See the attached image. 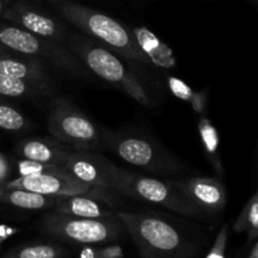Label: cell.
I'll return each instance as SVG.
<instances>
[{
  "mask_svg": "<svg viewBox=\"0 0 258 258\" xmlns=\"http://www.w3.org/2000/svg\"><path fill=\"white\" fill-rule=\"evenodd\" d=\"M0 20L9 22L33 34L63 45L70 34L64 23L28 0H12Z\"/></svg>",
  "mask_w": 258,
  "mask_h": 258,
  "instance_id": "10",
  "label": "cell"
},
{
  "mask_svg": "<svg viewBox=\"0 0 258 258\" xmlns=\"http://www.w3.org/2000/svg\"><path fill=\"white\" fill-rule=\"evenodd\" d=\"M29 127L30 121L15 106L0 97V128L9 133H24Z\"/></svg>",
  "mask_w": 258,
  "mask_h": 258,
  "instance_id": "22",
  "label": "cell"
},
{
  "mask_svg": "<svg viewBox=\"0 0 258 258\" xmlns=\"http://www.w3.org/2000/svg\"><path fill=\"white\" fill-rule=\"evenodd\" d=\"M64 45L86 70L122 90L140 105L145 107L154 105L143 82L112 49L83 33H70Z\"/></svg>",
  "mask_w": 258,
  "mask_h": 258,
  "instance_id": "2",
  "label": "cell"
},
{
  "mask_svg": "<svg viewBox=\"0 0 258 258\" xmlns=\"http://www.w3.org/2000/svg\"><path fill=\"white\" fill-rule=\"evenodd\" d=\"M49 211L54 212V213L66 214V216L81 217V218H117V214L115 211H112L111 207H103L101 204V201L87 196L57 197V201Z\"/></svg>",
  "mask_w": 258,
  "mask_h": 258,
  "instance_id": "15",
  "label": "cell"
},
{
  "mask_svg": "<svg viewBox=\"0 0 258 258\" xmlns=\"http://www.w3.org/2000/svg\"><path fill=\"white\" fill-rule=\"evenodd\" d=\"M141 258H197L201 244L174 219L156 212H116Z\"/></svg>",
  "mask_w": 258,
  "mask_h": 258,
  "instance_id": "1",
  "label": "cell"
},
{
  "mask_svg": "<svg viewBox=\"0 0 258 258\" xmlns=\"http://www.w3.org/2000/svg\"><path fill=\"white\" fill-rule=\"evenodd\" d=\"M101 134L103 144L130 165L163 176L180 175L186 171L178 159L149 139L106 128Z\"/></svg>",
  "mask_w": 258,
  "mask_h": 258,
  "instance_id": "7",
  "label": "cell"
},
{
  "mask_svg": "<svg viewBox=\"0 0 258 258\" xmlns=\"http://www.w3.org/2000/svg\"><path fill=\"white\" fill-rule=\"evenodd\" d=\"M111 190L136 201L148 202L155 206L164 207L181 216L202 218L203 214L190 202L184 198L180 191L171 184L170 179L160 180L158 178L141 175L122 168L110 165Z\"/></svg>",
  "mask_w": 258,
  "mask_h": 258,
  "instance_id": "5",
  "label": "cell"
},
{
  "mask_svg": "<svg viewBox=\"0 0 258 258\" xmlns=\"http://www.w3.org/2000/svg\"><path fill=\"white\" fill-rule=\"evenodd\" d=\"M18 171L19 178L7 181L3 186L24 189L49 197L87 196L103 202L111 208H115L120 203L111 190H103L83 183L63 166L22 159L18 161Z\"/></svg>",
  "mask_w": 258,
  "mask_h": 258,
  "instance_id": "3",
  "label": "cell"
},
{
  "mask_svg": "<svg viewBox=\"0 0 258 258\" xmlns=\"http://www.w3.org/2000/svg\"><path fill=\"white\" fill-rule=\"evenodd\" d=\"M57 9L67 22L77 27L83 34L105 44L123 59L141 64L151 63L140 49L131 30L110 15L72 2L59 3Z\"/></svg>",
  "mask_w": 258,
  "mask_h": 258,
  "instance_id": "4",
  "label": "cell"
},
{
  "mask_svg": "<svg viewBox=\"0 0 258 258\" xmlns=\"http://www.w3.org/2000/svg\"><path fill=\"white\" fill-rule=\"evenodd\" d=\"M131 33L140 49L148 55L150 62H154L161 68H170L175 66V59L171 54V50L163 44L150 30L145 28H134Z\"/></svg>",
  "mask_w": 258,
  "mask_h": 258,
  "instance_id": "17",
  "label": "cell"
},
{
  "mask_svg": "<svg viewBox=\"0 0 258 258\" xmlns=\"http://www.w3.org/2000/svg\"><path fill=\"white\" fill-rule=\"evenodd\" d=\"M199 134H201L202 143L206 149L207 156L209 159V163L212 164L217 173H223L221 159H219V136L217 133V128L212 125L208 118H201L199 121Z\"/></svg>",
  "mask_w": 258,
  "mask_h": 258,
  "instance_id": "21",
  "label": "cell"
},
{
  "mask_svg": "<svg viewBox=\"0 0 258 258\" xmlns=\"http://www.w3.org/2000/svg\"><path fill=\"white\" fill-rule=\"evenodd\" d=\"M236 233H247L249 241L258 237V193L254 191L233 224Z\"/></svg>",
  "mask_w": 258,
  "mask_h": 258,
  "instance_id": "20",
  "label": "cell"
},
{
  "mask_svg": "<svg viewBox=\"0 0 258 258\" xmlns=\"http://www.w3.org/2000/svg\"><path fill=\"white\" fill-rule=\"evenodd\" d=\"M0 44L63 72L75 76L87 75L82 62L66 45L33 34L5 20H0Z\"/></svg>",
  "mask_w": 258,
  "mask_h": 258,
  "instance_id": "8",
  "label": "cell"
},
{
  "mask_svg": "<svg viewBox=\"0 0 258 258\" xmlns=\"http://www.w3.org/2000/svg\"><path fill=\"white\" fill-rule=\"evenodd\" d=\"M10 2H12V0H0V19L3 18L4 13L7 12V9H8V7H9Z\"/></svg>",
  "mask_w": 258,
  "mask_h": 258,
  "instance_id": "28",
  "label": "cell"
},
{
  "mask_svg": "<svg viewBox=\"0 0 258 258\" xmlns=\"http://www.w3.org/2000/svg\"><path fill=\"white\" fill-rule=\"evenodd\" d=\"M169 85H170V90L173 91L174 95L180 97L181 100H191L193 92H191V90L185 85V83L176 80V78H170Z\"/></svg>",
  "mask_w": 258,
  "mask_h": 258,
  "instance_id": "25",
  "label": "cell"
},
{
  "mask_svg": "<svg viewBox=\"0 0 258 258\" xmlns=\"http://www.w3.org/2000/svg\"><path fill=\"white\" fill-rule=\"evenodd\" d=\"M171 184L188 199L203 216L221 213L227 203V190L218 178L196 176L186 179H170Z\"/></svg>",
  "mask_w": 258,
  "mask_h": 258,
  "instance_id": "11",
  "label": "cell"
},
{
  "mask_svg": "<svg viewBox=\"0 0 258 258\" xmlns=\"http://www.w3.org/2000/svg\"><path fill=\"white\" fill-rule=\"evenodd\" d=\"M57 201V197L43 196L24 189L0 186V204L27 211H45L50 209Z\"/></svg>",
  "mask_w": 258,
  "mask_h": 258,
  "instance_id": "16",
  "label": "cell"
},
{
  "mask_svg": "<svg viewBox=\"0 0 258 258\" xmlns=\"http://www.w3.org/2000/svg\"><path fill=\"white\" fill-rule=\"evenodd\" d=\"M54 86L32 82L22 78L0 76V97L2 98H28L49 96Z\"/></svg>",
  "mask_w": 258,
  "mask_h": 258,
  "instance_id": "18",
  "label": "cell"
},
{
  "mask_svg": "<svg viewBox=\"0 0 258 258\" xmlns=\"http://www.w3.org/2000/svg\"><path fill=\"white\" fill-rule=\"evenodd\" d=\"M38 228L45 236L72 244L100 246L117 242L125 227L117 218L93 219L48 212L40 218Z\"/></svg>",
  "mask_w": 258,
  "mask_h": 258,
  "instance_id": "6",
  "label": "cell"
},
{
  "mask_svg": "<svg viewBox=\"0 0 258 258\" xmlns=\"http://www.w3.org/2000/svg\"><path fill=\"white\" fill-rule=\"evenodd\" d=\"M110 165L111 161L101 154L75 149L62 166L75 178L88 185L111 190Z\"/></svg>",
  "mask_w": 258,
  "mask_h": 258,
  "instance_id": "12",
  "label": "cell"
},
{
  "mask_svg": "<svg viewBox=\"0 0 258 258\" xmlns=\"http://www.w3.org/2000/svg\"><path fill=\"white\" fill-rule=\"evenodd\" d=\"M78 258H122V249L117 244L106 247L86 246Z\"/></svg>",
  "mask_w": 258,
  "mask_h": 258,
  "instance_id": "23",
  "label": "cell"
},
{
  "mask_svg": "<svg viewBox=\"0 0 258 258\" xmlns=\"http://www.w3.org/2000/svg\"><path fill=\"white\" fill-rule=\"evenodd\" d=\"M10 173H12V166H10L9 159L4 154L0 153V186L10 180Z\"/></svg>",
  "mask_w": 258,
  "mask_h": 258,
  "instance_id": "26",
  "label": "cell"
},
{
  "mask_svg": "<svg viewBox=\"0 0 258 258\" xmlns=\"http://www.w3.org/2000/svg\"><path fill=\"white\" fill-rule=\"evenodd\" d=\"M70 251L66 247L52 242H35L22 244L9 249L0 258H67Z\"/></svg>",
  "mask_w": 258,
  "mask_h": 258,
  "instance_id": "19",
  "label": "cell"
},
{
  "mask_svg": "<svg viewBox=\"0 0 258 258\" xmlns=\"http://www.w3.org/2000/svg\"><path fill=\"white\" fill-rule=\"evenodd\" d=\"M50 2H58V3H63V2H67V0H50Z\"/></svg>",
  "mask_w": 258,
  "mask_h": 258,
  "instance_id": "29",
  "label": "cell"
},
{
  "mask_svg": "<svg viewBox=\"0 0 258 258\" xmlns=\"http://www.w3.org/2000/svg\"><path fill=\"white\" fill-rule=\"evenodd\" d=\"M50 136L76 150H100L105 146L101 130L66 98H54L47 118Z\"/></svg>",
  "mask_w": 258,
  "mask_h": 258,
  "instance_id": "9",
  "label": "cell"
},
{
  "mask_svg": "<svg viewBox=\"0 0 258 258\" xmlns=\"http://www.w3.org/2000/svg\"><path fill=\"white\" fill-rule=\"evenodd\" d=\"M0 76L22 78L32 82L54 86L47 64L35 58L14 52L0 44Z\"/></svg>",
  "mask_w": 258,
  "mask_h": 258,
  "instance_id": "13",
  "label": "cell"
},
{
  "mask_svg": "<svg viewBox=\"0 0 258 258\" xmlns=\"http://www.w3.org/2000/svg\"><path fill=\"white\" fill-rule=\"evenodd\" d=\"M15 150L24 160L62 166L75 149L53 136H42L24 139Z\"/></svg>",
  "mask_w": 258,
  "mask_h": 258,
  "instance_id": "14",
  "label": "cell"
},
{
  "mask_svg": "<svg viewBox=\"0 0 258 258\" xmlns=\"http://www.w3.org/2000/svg\"><path fill=\"white\" fill-rule=\"evenodd\" d=\"M20 229L17 228V227L7 226V224H0V247L2 244L7 241L8 238L13 237L14 234H17Z\"/></svg>",
  "mask_w": 258,
  "mask_h": 258,
  "instance_id": "27",
  "label": "cell"
},
{
  "mask_svg": "<svg viewBox=\"0 0 258 258\" xmlns=\"http://www.w3.org/2000/svg\"><path fill=\"white\" fill-rule=\"evenodd\" d=\"M227 243H228V226L223 224L206 258H226Z\"/></svg>",
  "mask_w": 258,
  "mask_h": 258,
  "instance_id": "24",
  "label": "cell"
}]
</instances>
